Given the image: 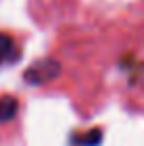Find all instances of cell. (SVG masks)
I'll list each match as a JSON object with an SVG mask.
<instances>
[{
  "instance_id": "obj_1",
  "label": "cell",
  "mask_w": 144,
  "mask_h": 146,
  "mask_svg": "<svg viewBox=\"0 0 144 146\" xmlns=\"http://www.w3.org/2000/svg\"><path fill=\"white\" fill-rule=\"evenodd\" d=\"M62 72V66L55 59H40V62L32 64L26 72H23V80L28 85H44L49 80L57 78Z\"/></svg>"
},
{
  "instance_id": "obj_4",
  "label": "cell",
  "mask_w": 144,
  "mask_h": 146,
  "mask_svg": "<svg viewBox=\"0 0 144 146\" xmlns=\"http://www.w3.org/2000/svg\"><path fill=\"white\" fill-rule=\"evenodd\" d=\"M102 138H104L102 129L96 127V129L87 131V133L81 138V146H100V144H102Z\"/></svg>"
},
{
  "instance_id": "obj_2",
  "label": "cell",
  "mask_w": 144,
  "mask_h": 146,
  "mask_svg": "<svg viewBox=\"0 0 144 146\" xmlns=\"http://www.w3.org/2000/svg\"><path fill=\"white\" fill-rule=\"evenodd\" d=\"M17 110H19L17 98H13V95H2V98H0V123L13 121L17 117Z\"/></svg>"
},
{
  "instance_id": "obj_3",
  "label": "cell",
  "mask_w": 144,
  "mask_h": 146,
  "mask_svg": "<svg viewBox=\"0 0 144 146\" xmlns=\"http://www.w3.org/2000/svg\"><path fill=\"white\" fill-rule=\"evenodd\" d=\"M15 55H17V51H15L13 38L9 36V34L0 32V66H2L4 62H13Z\"/></svg>"
}]
</instances>
